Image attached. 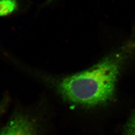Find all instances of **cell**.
<instances>
[{
  "label": "cell",
  "instance_id": "6da1fadb",
  "mask_svg": "<svg viewBox=\"0 0 135 135\" xmlns=\"http://www.w3.org/2000/svg\"><path fill=\"white\" fill-rule=\"evenodd\" d=\"M134 45H128L85 71L64 77L36 75L65 101L83 106H95L113 98L120 73Z\"/></svg>",
  "mask_w": 135,
  "mask_h": 135
},
{
  "label": "cell",
  "instance_id": "7a4b0ae2",
  "mask_svg": "<svg viewBox=\"0 0 135 135\" xmlns=\"http://www.w3.org/2000/svg\"><path fill=\"white\" fill-rule=\"evenodd\" d=\"M42 118L29 111L17 110L0 129V135H41Z\"/></svg>",
  "mask_w": 135,
  "mask_h": 135
},
{
  "label": "cell",
  "instance_id": "3957f363",
  "mask_svg": "<svg viewBox=\"0 0 135 135\" xmlns=\"http://www.w3.org/2000/svg\"><path fill=\"white\" fill-rule=\"evenodd\" d=\"M17 8L15 0H0V17L12 14Z\"/></svg>",
  "mask_w": 135,
  "mask_h": 135
},
{
  "label": "cell",
  "instance_id": "277c9868",
  "mask_svg": "<svg viewBox=\"0 0 135 135\" xmlns=\"http://www.w3.org/2000/svg\"><path fill=\"white\" fill-rule=\"evenodd\" d=\"M122 135H135V111L126 123Z\"/></svg>",
  "mask_w": 135,
  "mask_h": 135
}]
</instances>
